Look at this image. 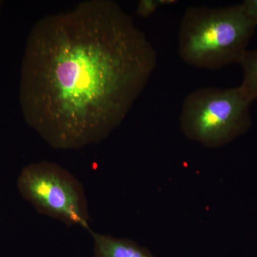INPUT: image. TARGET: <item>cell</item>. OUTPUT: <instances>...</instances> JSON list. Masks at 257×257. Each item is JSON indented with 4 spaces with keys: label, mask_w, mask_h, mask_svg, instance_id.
Listing matches in <instances>:
<instances>
[{
    "label": "cell",
    "mask_w": 257,
    "mask_h": 257,
    "mask_svg": "<svg viewBox=\"0 0 257 257\" xmlns=\"http://www.w3.org/2000/svg\"><path fill=\"white\" fill-rule=\"evenodd\" d=\"M3 4H4V2L0 0V14H1L2 8H3Z\"/></svg>",
    "instance_id": "cell-10"
},
{
    "label": "cell",
    "mask_w": 257,
    "mask_h": 257,
    "mask_svg": "<svg viewBox=\"0 0 257 257\" xmlns=\"http://www.w3.org/2000/svg\"><path fill=\"white\" fill-rule=\"evenodd\" d=\"M157 65L155 47L116 2L88 0L32 27L20 72L24 119L51 147L101 143Z\"/></svg>",
    "instance_id": "cell-1"
},
{
    "label": "cell",
    "mask_w": 257,
    "mask_h": 257,
    "mask_svg": "<svg viewBox=\"0 0 257 257\" xmlns=\"http://www.w3.org/2000/svg\"><path fill=\"white\" fill-rule=\"evenodd\" d=\"M252 103L241 86L200 88L184 99L179 116L181 130L186 138L203 147H224L251 126Z\"/></svg>",
    "instance_id": "cell-3"
},
{
    "label": "cell",
    "mask_w": 257,
    "mask_h": 257,
    "mask_svg": "<svg viewBox=\"0 0 257 257\" xmlns=\"http://www.w3.org/2000/svg\"><path fill=\"white\" fill-rule=\"evenodd\" d=\"M160 7L159 0H140L137 7L136 15L140 18H150Z\"/></svg>",
    "instance_id": "cell-7"
},
{
    "label": "cell",
    "mask_w": 257,
    "mask_h": 257,
    "mask_svg": "<svg viewBox=\"0 0 257 257\" xmlns=\"http://www.w3.org/2000/svg\"><path fill=\"white\" fill-rule=\"evenodd\" d=\"M256 27L241 3L225 8L190 7L179 25V55L199 69L239 64Z\"/></svg>",
    "instance_id": "cell-2"
},
{
    "label": "cell",
    "mask_w": 257,
    "mask_h": 257,
    "mask_svg": "<svg viewBox=\"0 0 257 257\" xmlns=\"http://www.w3.org/2000/svg\"><path fill=\"white\" fill-rule=\"evenodd\" d=\"M177 3H178V2L175 1V0H159V3H160V6L177 4Z\"/></svg>",
    "instance_id": "cell-9"
},
{
    "label": "cell",
    "mask_w": 257,
    "mask_h": 257,
    "mask_svg": "<svg viewBox=\"0 0 257 257\" xmlns=\"http://www.w3.org/2000/svg\"><path fill=\"white\" fill-rule=\"evenodd\" d=\"M241 4L248 18L257 26V0H245Z\"/></svg>",
    "instance_id": "cell-8"
},
{
    "label": "cell",
    "mask_w": 257,
    "mask_h": 257,
    "mask_svg": "<svg viewBox=\"0 0 257 257\" xmlns=\"http://www.w3.org/2000/svg\"><path fill=\"white\" fill-rule=\"evenodd\" d=\"M94 241V257H156L145 246L128 238L89 232Z\"/></svg>",
    "instance_id": "cell-5"
},
{
    "label": "cell",
    "mask_w": 257,
    "mask_h": 257,
    "mask_svg": "<svg viewBox=\"0 0 257 257\" xmlns=\"http://www.w3.org/2000/svg\"><path fill=\"white\" fill-rule=\"evenodd\" d=\"M239 64L243 73L240 86L251 100H257V50L246 51Z\"/></svg>",
    "instance_id": "cell-6"
},
{
    "label": "cell",
    "mask_w": 257,
    "mask_h": 257,
    "mask_svg": "<svg viewBox=\"0 0 257 257\" xmlns=\"http://www.w3.org/2000/svg\"><path fill=\"white\" fill-rule=\"evenodd\" d=\"M20 195L39 214L67 227L80 226L90 232L89 208L82 183L68 170L42 161L25 166L17 182Z\"/></svg>",
    "instance_id": "cell-4"
}]
</instances>
